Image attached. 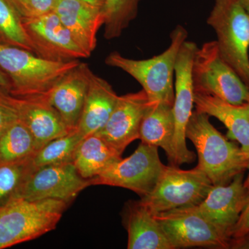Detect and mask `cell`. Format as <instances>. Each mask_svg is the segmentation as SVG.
<instances>
[{
    "mask_svg": "<svg viewBox=\"0 0 249 249\" xmlns=\"http://www.w3.org/2000/svg\"><path fill=\"white\" fill-rule=\"evenodd\" d=\"M206 113L193 111L187 124L186 139L194 144L198 165L214 186L227 185L248 166L249 157L221 134Z\"/></svg>",
    "mask_w": 249,
    "mask_h": 249,
    "instance_id": "obj_1",
    "label": "cell"
},
{
    "mask_svg": "<svg viewBox=\"0 0 249 249\" xmlns=\"http://www.w3.org/2000/svg\"><path fill=\"white\" fill-rule=\"evenodd\" d=\"M80 63L55 62L27 49L0 42V70L10 81L9 93L18 98L47 96L57 83Z\"/></svg>",
    "mask_w": 249,
    "mask_h": 249,
    "instance_id": "obj_2",
    "label": "cell"
},
{
    "mask_svg": "<svg viewBox=\"0 0 249 249\" xmlns=\"http://www.w3.org/2000/svg\"><path fill=\"white\" fill-rule=\"evenodd\" d=\"M188 33L178 25L170 34V44L163 53L145 60L126 58L118 52L106 57L105 63L120 69L142 85L150 103L173 105L175 100V70L178 51L188 40Z\"/></svg>",
    "mask_w": 249,
    "mask_h": 249,
    "instance_id": "obj_3",
    "label": "cell"
},
{
    "mask_svg": "<svg viewBox=\"0 0 249 249\" xmlns=\"http://www.w3.org/2000/svg\"><path fill=\"white\" fill-rule=\"evenodd\" d=\"M70 204L18 197L0 210V249L35 240L56 228Z\"/></svg>",
    "mask_w": 249,
    "mask_h": 249,
    "instance_id": "obj_4",
    "label": "cell"
},
{
    "mask_svg": "<svg viewBox=\"0 0 249 249\" xmlns=\"http://www.w3.org/2000/svg\"><path fill=\"white\" fill-rule=\"evenodd\" d=\"M219 53L249 89V15L240 0H214L207 19Z\"/></svg>",
    "mask_w": 249,
    "mask_h": 249,
    "instance_id": "obj_5",
    "label": "cell"
},
{
    "mask_svg": "<svg viewBox=\"0 0 249 249\" xmlns=\"http://www.w3.org/2000/svg\"><path fill=\"white\" fill-rule=\"evenodd\" d=\"M194 91L215 96L235 106L249 103V89L223 59L216 40L197 47L192 65Z\"/></svg>",
    "mask_w": 249,
    "mask_h": 249,
    "instance_id": "obj_6",
    "label": "cell"
},
{
    "mask_svg": "<svg viewBox=\"0 0 249 249\" xmlns=\"http://www.w3.org/2000/svg\"><path fill=\"white\" fill-rule=\"evenodd\" d=\"M213 186L209 177L198 166L181 170L176 165H170L165 167L151 193L141 197L140 201L152 214H158L199 205Z\"/></svg>",
    "mask_w": 249,
    "mask_h": 249,
    "instance_id": "obj_7",
    "label": "cell"
},
{
    "mask_svg": "<svg viewBox=\"0 0 249 249\" xmlns=\"http://www.w3.org/2000/svg\"><path fill=\"white\" fill-rule=\"evenodd\" d=\"M165 167L160 160L158 147L142 142L132 155L121 158L90 180L92 186L121 187L142 197L155 188Z\"/></svg>",
    "mask_w": 249,
    "mask_h": 249,
    "instance_id": "obj_8",
    "label": "cell"
},
{
    "mask_svg": "<svg viewBox=\"0 0 249 249\" xmlns=\"http://www.w3.org/2000/svg\"><path fill=\"white\" fill-rule=\"evenodd\" d=\"M173 249L193 247L227 248L229 237L199 212L196 206L154 214Z\"/></svg>",
    "mask_w": 249,
    "mask_h": 249,
    "instance_id": "obj_9",
    "label": "cell"
},
{
    "mask_svg": "<svg viewBox=\"0 0 249 249\" xmlns=\"http://www.w3.org/2000/svg\"><path fill=\"white\" fill-rule=\"evenodd\" d=\"M197 47L195 42L185 41L178 51L175 65L173 109L175 120L173 151L176 166L191 163L196 157L194 152L187 147L186 131L195 106L192 65Z\"/></svg>",
    "mask_w": 249,
    "mask_h": 249,
    "instance_id": "obj_10",
    "label": "cell"
},
{
    "mask_svg": "<svg viewBox=\"0 0 249 249\" xmlns=\"http://www.w3.org/2000/svg\"><path fill=\"white\" fill-rule=\"evenodd\" d=\"M22 22L37 56L55 62L89 58L53 11Z\"/></svg>",
    "mask_w": 249,
    "mask_h": 249,
    "instance_id": "obj_11",
    "label": "cell"
},
{
    "mask_svg": "<svg viewBox=\"0 0 249 249\" xmlns=\"http://www.w3.org/2000/svg\"><path fill=\"white\" fill-rule=\"evenodd\" d=\"M91 185L71 163L49 165L33 170L18 197L28 200L56 199L71 204L80 192Z\"/></svg>",
    "mask_w": 249,
    "mask_h": 249,
    "instance_id": "obj_12",
    "label": "cell"
},
{
    "mask_svg": "<svg viewBox=\"0 0 249 249\" xmlns=\"http://www.w3.org/2000/svg\"><path fill=\"white\" fill-rule=\"evenodd\" d=\"M149 106L142 89L119 96L106 125L96 134L123 155L131 142L139 139L141 124Z\"/></svg>",
    "mask_w": 249,
    "mask_h": 249,
    "instance_id": "obj_13",
    "label": "cell"
},
{
    "mask_svg": "<svg viewBox=\"0 0 249 249\" xmlns=\"http://www.w3.org/2000/svg\"><path fill=\"white\" fill-rule=\"evenodd\" d=\"M249 199L243 174L241 173L227 185H213L206 198L196 205V207L206 219L230 239L232 228Z\"/></svg>",
    "mask_w": 249,
    "mask_h": 249,
    "instance_id": "obj_14",
    "label": "cell"
},
{
    "mask_svg": "<svg viewBox=\"0 0 249 249\" xmlns=\"http://www.w3.org/2000/svg\"><path fill=\"white\" fill-rule=\"evenodd\" d=\"M53 11L80 48L90 57L105 22L103 8L82 0H55Z\"/></svg>",
    "mask_w": 249,
    "mask_h": 249,
    "instance_id": "obj_15",
    "label": "cell"
},
{
    "mask_svg": "<svg viewBox=\"0 0 249 249\" xmlns=\"http://www.w3.org/2000/svg\"><path fill=\"white\" fill-rule=\"evenodd\" d=\"M91 71L88 64L80 62L47 95L49 102L71 130L77 129L79 124Z\"/></svg>",
    "mask_w": 249,
    "mask_h": 249,
    "instance_id": "obj_16",
    "label": "cell"
},
{
    "mask_svg": "<svg viewBox=\"0 0 249 249\" xmlns=\"http://www.w3.org/2000/svg\"><path fill=\"white\" fill-rule=\"evenodd\" d=\"M18 100L19 119L32 134L37 151L51 141L71 132L49 102L47 95Z\"/></svg>",
    "mask_w": 249,
    "mask_h": 249,
    "instance_id": "obj_17",
    "label": "cell"
},
{
    "mask_svg": "<svg viewBox=\"0 0 249 249\" xmlns=\"http://www.w3.org/2000/svg\"><path fill=\"white\" fill-rule=\"evenodd\" d=\"M119 96L107 80L91 71L84 106L77 127L80 133L85 137L100 132L106 125Z\"/></svg>",
    "mask_w": 249,
    "mask_h": 249,
    "instance_id": "obj_18",
    "label": "cell"
},
{
    "mask_svg": "<svg viewBox=\"0 0 249 249\" xmlns=\"http://www.w3.org/2000/svg\"><path fill=\"white\" fill-rule=\"evenodd\" d=\"M124 224L128 233V249H173L155 215L140 200L124 210Z\"/></svg>",
    "mask_w": 249,
    "mask_h": 249,
    "instance_id": "obj_19",
    "label": "cell"
},
{
    "mask_svg": "<svg viewBox=\"0 0 249 249\" xmlns=\"http://www.w3.org/2000/svg\"><path fill=\"white\" fill-rule=\"evenodd\" d=\"M194 103L196 110L220 121L229 130L228 137L240 142L242 151L249 157V119L247 103L235 106L215 96L196 92L194 93Z\"/></svg>",
    "mask_w": 249,
    "mask_h": 249,
    "instance_id": "obj_20",
    "label": "cell"
},
{
    "mask_svg": "<svg viewBox=\"0 0 249 249\" xmlns=\"http://www.w3.org/2000/svg\"><path fill=\"white\" fill-rule=\"evenodd\" d=\"M173 107V105L169 103H150L141 124L139 139L148 145L161 147L170 163L175 165V120Z\"/></svg>",
    "mask_w": 249,
    "mask_h": 249,
    "instance_id": "obj_21",
    "label": "cell"
},
{
    "mask_svg": "<svg viewBox=\"0 0 249 249\" xmlns=\"http://www.w3.org/2000/svg\"><path fill=\"white\" fill-rule=\"evenodd\" d=\"M122 158L114 147L96 134L80 142L73 156V163L80 176L91 179L101 175Z\"/></svg>",
    "mask_w": 249,
    "mask_h": 249,
    "instance_id": "obj_22",
    "label": "cell"
},
{
    "mask_svg": "<svg viewBox=\"0 0 249 249\" xmlns=\"http://www.w3.org/2000/svg\"><path fill=\"white\" fill-rule=\"evenodd\" d=\"M37 152L35 139L20 119L0 134V162H14L30 158Z\"/></svg>",
    "mask_w": 249,
    "mask_h": 249,
    "instance_id": "obj_23",
    "label": "cell"
},
{
    "mask_svg": "<svg viewBox=\"0 0 249 249\" xmlns=\"http://www.w3.org/2000/svg\"><path fill=\"white\" fill-rule=\"evenodd\" d=\"M84 137L76 129L66 135L51 141L33 156L32 164L34 169L46 165L73 163L75 151Z\"/></svg>",
    "mask_w": 249,
    "mask_h": 249,
    "instance_id": "obj_24",
    "label": "cell"
},
{
    "mask_svg": "<svg viewBox=\"0 0 249 249\" xmlns=\"http://www.w3.org/2000/svg\"><path fill=\"white\" fill-rule=\"evenodd\" d=\"M142 0H106L104 13V37L114 40L122 35L138 15Z\"/></svg>",
    "mask_w": 249,
    "mask_h": 249,
    "instance_id": "obj_25",
    "label": "cell"
},
{
    "mask_svg": "<svg viewBox=\"0 0 249 249\" xmlns=\"http://www.w3.org/2000/svg\"><path fill=\"white\" fill-rule=\"evenodd\" d=\"M34 170L32 157L14 162H0V210L19 196Z\"/></svg>",
    "mask_w": 249,
    "mask_h": 249,
    "instance_id": "obj_26",
    "label": "cell"
},
{
    "mask_svg": "<svg viewBox=\"0 0 249 249\" xmlns=\"http://www.w3.org/2000/svg\"><path fill=\"white\" fill-rule=\"evenodd\" d=\"M0 42L33 52L22 18L10 0H0Z\"/></svg>",
    "mask_w": 249,
    "mask_h": 249,
    "instance_id": "obj_27",
    "label": "cell"
},
{
    "mask_svg": "<svg viewBox=\"0 0 249 249\" xmlns=\"http://www.w3.org/2000/svg\"><path fill=\"white\" fill-rule=\"evenodd\" d=\"M19 119L18 100L7 89L0 87V134Z\"/></svg>",
    "mask_w": 249,
    "mask_h": 249,
    "instance_id": "obj_28",
    "label": "cell"
},
{
    "mask_svg": "<svg viewBox=\"0 0 249 249\" xmlns=\"http://www.w3.org/2000/svg\"><path fill=\"white\" fill-rule=\"evenodd\" d=\"M24 19L37 17L53 11L55 0H10Z\"/></svg>",
    "mask_w": 249,
    "mask_h": 249,
    "instance_id": "obj_29",
    "label": "cell"
},
{
    "mask_svg": "<svg viewBox=\"0 0 249 249\" xmlns=\"http://www.w3.org/2000/svg\"><path fill=\"white\" fill-rule=\"evenodd\" d=\"M249 234V199L238 220L232 228L230 237L240 239Z\"/></svg>",
    "mask_w": 249,
    "mask_h": 249,
    "instance_id": "obj_30",
    "label": "cell"
},
{
    "mask_svg": "<svg viewBox=\"0 0 249 249\" xmlns=\"http://www.w3.org/2000/svg\"><path fill=\"white\" fill-rule=\"evenodd\" d=\"M0 87L4 88L9 91L10 88V81L8 77L4 72L0 70Z\"/></svg>",
    "mask_w": 249,
    "mask_h": 249,
    "instance_id": "obj_31",
    "label": "cell"
},
{
    "mask_svg": "<svg viewBox=\"0 0 249 249\" xmlns=\"http://www.w3.org/2000/svg\"><path fill=\"white\" fill-rule=\"evenodd\" d=\"M82 1H86V2L89 3V4L98 6V7L103 8V9L106 0H82Z\"/></svg>",
    "mask_w": 249,
    "mask_h": 249,
    "instance_id": "obj_32",
    "label": "cell"
},
{
    "mask_svg": "<svg viewBox=\"0 0 249 249\" xmlns=\"http://www.w3.org/2000/svg\"><path fill=\"white\" fill-rule=\"evenodd\" d=\"M237 240L241 241L240 245H237L240 246V247H243V248H249V237L245 236V237L238 239Z\"/></svg>",
    "mask_w": 249,
    "mask_h": 249,
    "instance_id": "obj_33",
    "label": "cell"
},
{
    "mask_svg": "<svg viewBox=\"0 0 249 249\" xmlns=\"http://www.w3.org/2000/svg\"><path fill=\"white\" fill-rule=\"evenodd\" d=\"M240 1L249 15V0H240Z\"/></svg>",
    "mask_w": 249,
    "mask_h": 249,
    "instance_id": "obj_34",
    "label": "cell"
},
{
    "mask_svg": "<svg viewBox=\"0 0 249 249\" xmlns=\"http://www.w3.org/2000/svg\"><path fill=\"white\" fill-rule=\"evenodd\" d=\"M247 169L249 170V160L248 163V166H247ZM245 185L246 188H247V191H248L249 196V173L248 175V178H247V180L245 181Z\"/></svg>",
    "mask_w": 249,
    "mask_h": 249,
    "instance_id": "obj_35",
    "label": "cell"
},
{
    "mask_svg": "<svg viewBox=\"0 0 249 249\" xmlns=\"http://www.w3.org/2000/svg\"><path fill=\"white\" fill-rule=\"evenodd\" d=\"M247 113H248L249 119V103H247Z\"/></svg>",
    "mask_w": 249,
    "mask_h": 249,
    "instance_id": "obj_36",
    "label": "cell"
}]
</instances>
